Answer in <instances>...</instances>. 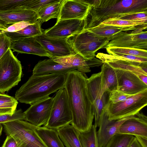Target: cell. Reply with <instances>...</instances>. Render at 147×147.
Returning <instances> with one entry per match:
<instances>
[{
	"instance_id": "1",
	"label": "cell",
	"mask_w": 147,
	"mask_h": 147,
	"mask_svg": "<svg viewBox=\"0 0 147 147\" xmlns=\"http://www.w3.org/2000/svg\"><path fill=\"white\" fill-rule=\"evenodd\" d=\"M87 78L77 70L71 71L66 74L64 87L72 115L71 124L80 132L89 130L94 117L87 91Z\"/></svg>"
},
{
	"instance_id": "2",
	"label": "cell",
	"mask_w": 147,
	"mask_h": 147,
	"mask_svg": "<svg viewBox=\"0 0 147 147\" xmlns=\"http://www.w3.org/2000/svg\"><path fill=\"white\" fill-rule=\"evenodd\" d=\"M92 6L84 20V29L96 27L109 19H121L147 11V0H91Z\"/></svg>"
},
{
	"instance_id": "3",
	"label": "cell",
	"mask_w": 147,
	"mask_h": 147,
	"mask_svg": "<svg viewBox=\"0 0 147 147\" xmlns=\"http://www.w3.org/2000/svg\"><path fill=\"white\" fill-rule=\"evenodd\" d=\"M66 77V74L62 73L32 74L16 91L15 98L21 103L31 105L64 88Z\"/></svg>"
},
{
	"instance_id": "4",
	"label": "cell",
	"mask_w": 147,
	"mask_h": 147,
	"mask_svg": "<svg viewBox=\"0 0 147 147\" xmlns=\"http://www.w3.org/2000/svg\"><path fill=\"white\" fill-rule=\"evenodd\" d=\"M7 136L12 137L18 147H47L36 131V126L23 120L2 124Z\"/></svg>"
},
{
	"instance_id": "5",
	"label": "cell",
	"mask_w": 147,
	"mask_h": 147,
	"mask_svg": "<svg viewBox=\"0 0 147 147\" xmlns=\"http://www.w3.org/2000/svg\"><path fill=\"white\" fill-rule=\"evenodd\" d=\"M67 40L76 53L89 60L95 57L96 53L98 50L104 48L110 40L95 36L84 29L69 37Z\"/></svg>"
},
{
	"instance_id": "6",
	"label": "cell",
	"mask_w": 147,
	"mask_h": 147,
	"mask_svg": "<svg viewBox=\"0 0 147 147\" xmlns=\"http://www.w3.org/2000/svg\"><path fill=\"white\" fill-rule=\"evenodd\" d=\"M147 105V90L115 104L108 103L105 111L109 120L133 116Z\"/></svg>"
},
{
	"instance_id": "7",
	"label": "cell",
	"mask_w": 147,
	"mask_h": 147,
	"mask_svg": "<svg viewBox=\"0 0 147 147\" xmlns=\"http://www.w3.org/2000/svg\"><path fill=\"white\" fill-rule=\"evenodd\" d=\"M20 61L9 49L0 59V92L8 91L21 80Z\"/></svg>"
},
{
	"instance_id": "8",
	"label": "cell",
	"mask_w": 147,
	"mask_h": 147,
	"mask_svg": "<svg viewBox=\"0 0 147 147\" xmlns=\"http://www.w3.org/2000/svg\"><path fill=\"white\" fill-rule=\"evenodd\" d=\"M53 99L49 118L44 126L57 130L71 123L73 117L67 95L64 88L57 92Z\"/></svg>"
},
{
	"instance_id": "9",
	"label": "cell",
	"mask_w": 147,
	"mask_h": 147,
	"mask_svg": "<svg viewBox=\"0 0 147 147\" xmlns=\"http://www.w3.org/2000/svg\"><path fill=\"white\" fill-rule=\"evenodd\" d=\"M87 87L88 96L92 105L95 123L98 127L105 108L109 102V92H102L100 72L92 74L87 79Z\"/></svg>"
},
{
	"instance_id": "10",
	"label": "cell",
	"mask_w": 147,
	"mask_h": 147,
	"mask_svg": "<svg viewBox=\"0 0 147 147\" xmlns=\"http://www.w3.org/2000/svg\"><path fill=\"white\" fill-rule=\"evenodd\" d=\"M140 28L128 33L121 32L115 35L104 48L109 47L132 48L147 50V32Z\"/></svg>"
},
{
	"instance_id": "11",
	"label": "cell",
	"mask_w": 147,
	"mask_h": 147,
	"mask_svg": "<svg viewBox=\"0 0 147 147\" xmlns=\"http://www.w3.org/2000/svg\"><path fill=\"white\" fill-rule=\"evenodd\" d=\"M53 101V98L49 96L31 105L24 112L25 120L37 127L45 125L50 116Z\"/></svg>"
},
{
	"instance_id": "12",
	"label": "cell",
	"mask_w": 147,
	"mask_h": 147,
	"mask_svg": "<svg viewBox=\"0 0 147 147\" xmlns=\"http://www.w3.org/2000/svg\"><path fill=\"white\" fill-rule=\"evenodd\" d=\"M34 37L49 53L51 59L76 53L68 42L67 38L50 37L43 33L40 35Z\"/></svg>"
},
{
	"instance_id": "13",
	"label": "cell",
	"mask_w": 147,
	"mask_h": 147,
	"mask_svg": "<svg viewBox=\"0 0 147 147\" xmlns=\"http://www.w3.org/2000/svg\"><path fill=\"white\" fill-rule=\"evenodd\" d=\"M92 6L91 1L63 0L57 20L78 19L84 20Z\"/></svg>"
},
{
	"instance_id": "14",
	"label": "cell",
	"mask_w": 147,
	"mask_h": 147,
	"mask_svg": "<svg viewBox=\"0 0 147 147\" xmlns=\"http://www.w3.org/2000/svg\"><path fill=\"white\" fill-rule=\"evenodd\" d=\"M84 29V20L78 19L59 20L55 24L43 32L49 36L68 38L82 31Z\"/></svg>"
},
{
	"instance_id": "15",
	"label": "cell",
	"mask_w": 147,
	"mask_h": 147,
	"mask_svg": "<svg viewBox=\"0 0 147 147\" xmlns=\"http://www.w3.org/2000/svg\"><path fill=\"white\" fill-rule=\"evenodd\" d=\"M119 70L117 90L133 95L147 90V85L134 74L129 71Z\"/></svg>"
},
{
	"instance_id": "16",
	"label": "cell",
	"mask_w": 147,
	"mask_h": 147,
	"mask_svg": "<svg viewBox=\"0 0 147 147\" xmlns=\"http://www.w3.org/2000/svg\"><path fill=\"white\" fill-rule=\"evenodd\" d=\"M53 59L65 66L75 68L84 74L86 73L90 72V67H98L103 63L101 60L95 57L91 60H86L77 53Z\"/></svg>"
},
{
	"instance_id": "17",
	"label": "cell",
	"mask_w": 147,
	"mask_h": 147,
	"mask_svg": "<svg viewBox=\"0 0 147 147\" xmlns=\"http://www.w3.org/2000/svg\"><path fill=\"white\" fill-rule=\"evenodd\" d=\"M117 134L147 138V117L140 112L125 121Z\"/></svg>"
},
{
	"instance_id": "18",
	"label": "cell",
	"mask_w": 147,
	"mask_h": 147,
	"mask_svg": "<svg viewBox=\"0 0 147 147\" xmlns=\"http://www.w3.org/2000/svg\"><path fill=\"white\" fill-rule=\"evenodd\" d=\"M133 116L110 121L106 112L101 121L97 135L99 147H105L110 140L117 132L121 125L126 120Z\"/></svg>"
},
{
	"instance_id": "19",
	"label": "cell",
	"mask_w": 147,
	"mask_h": 147,
	"mask_svg": "<svg viewBox=\"0 0 147 147\" xmlns=\"http://www.w3.org/2000/svg\"><path fill=\"white\" fill-rule=\"evenodd\" d=\"M36 12L26 9L0 11V24L8 25L21 21L28 22L33 24L38 20Z\"/></svg>"
},
{
	"instance_id": "20",
	"label": "cell",
	"mask_w": 147,
	"mask_h": 147,
	"mask_svg": "<svg viewBox=\"0 0 147 147\" xmlns=\"http://www.w3.org/2000/svg\"><path fill=\"white\" fill-rule=\"evenodd\" d=\"M10 49L18 53L30 54L51 59L49 53L34 37L25 38L12 42Z\"/></svg>"
},
{
	"instance_id": "21",
	"label": "cell",
	"mask_w": 147,
	"mask_h": 147,
	"mask_svg": "<svg viewBox=\"0 0 147 147\" xmlns=\"http://www.w3.org/2000/svg\"><path fill=\"white\" fill-rule=\"evenodd\" d=\"M96 58L103 63H106L113 68L123 71H131L138 77L141 75L147 76L142 67H147V65H142L136 63L115 59L110 57L107 54L98 53L96 56Z\"/></svg>"
},
{
	"instance_id": "22",
	"label": "cell",
	"mask_w": 147,
	"mask_h": 147,
	"mask_svg": "<svg viewBox=\"0 0 147 147\" xmlns=\"http://www.w3.org/2000/svg\"><path fill=\"white\" fill-rule=\"evenodd\" d=\"M101 84L102 94L117 90L120 70L103 63L101 68Z\"/></svg>"
},
{
	"instance_id": "23",
	"label": "cell",
	"mask_w": 147,
	"mask_h": 147,
	"mask_svg": "<svg viewBox=\"0 0 147 147\" xmlns=\"http://www.w3.org/2000/svg\"><path fill=\"white\" fill-rule=\"evenodd\" d=\"M74 70L76 69L65 66L50 59L39 61L34 67L32 74L43 75L56 73L67 74Z\"/></svg>"
},
{
	"instance_id": "24",
	"label": "cell",
	"mask_w": 147,
	"mask_h": 147,
	"mask_svg": "<svg viewBox=\"0 0 147 147\" xmlns=\"http://www.w3.org/2000/svg\"><path fill=\"white\" fill-rule=\"evenodd\" d=\"M59 136L66 147H82L79 138L80 132L70 124L57 129Z\"/></svg>"
},
{
	"instance_id": "25",
	"label": "cell",
	"mask_w": 147,
	"mask_h": 147,
	"mask_svg": "<svg viewBox=\"0 0 147 147\" xmlns=\"http://www.w3.org/2000/svg\"><path fill=\"white\" fill-rule=\"evenodd\" d=\"M37 134L47 147H65L57 130L45 126L36 127Z\"/></svg>"
},
{
	"instance_id": "26",
	"label": "cell",
	"mask_w": 147,
	"mask_h": 147,
	"mask_svg": "<svg viewBox=\"0 0 147 147\" xmlns=\"http://www.w3.org/2000/svg\"><path fill=\"white\" fill-rule=\"evenodd\" d=\"M41 25L40 21L38 20L34 24L29 25L20 30L5 33L10 38L12 42L25 38L41 35L43 32L41 29Z\"/></svg>"
},
{
	"instance_id": "27",
	"label": "cell",
	"mask_w": 147,
	"mask_h": 147,
	"mask_svg": "<svg viewBox=\"0 0 147 147\" xmlns=\"http://www.w3.org/2000/svg\"><path fill=\"white\" fill-rule=\"evenodd\" d=\"M100 24L117 26L123 28L127 31L134 30L140 28H147V20H131L111 19L106 20Z\"/></svg>"
},
{
	"instance_id": "28",
	"label": "cell",
	"mask_w": 147,
	"mask_h": 147,
	"mask_svg": "<svg viewBox=\"0 0 147 147\" xmlns=\"http://www.w3.org/2000/svg\"><path fill=\"white\" fill-rule=\"evenodd\" d=\"M63 0H58L42 7L37 12L41 24L52 19L58 18Z\"/></svg>"
},
{
	"instance_id": "29",
	"label": "cell",
	"mask_w": 147,
	"mask_h": 147,
	"mask_svg": "<svg viewBox=\"0 0 147 147\" xmlns=\"http://www.w3.org/2000/svg\"><path fill=\"white\" fill-rule=\"evenodd\" d=\"M95 36L107 38L111 40L117 34L126 31L123 28L115 26L100 24L97 26L86 29Z\"/></svg>"
},
{
	"instance_id": "30",
	"label": "cell",
	"mask_w": 147,
	"mask_h": 147,
	"mask_svg": "<svg viewBox=\"0 0 147 147\" xmlns=\"http://www.w3.org/2000/svg\"><path fill=\"white\" fill-rule=\"evenodd\" d=\"M18 103L15 98L0 93V115H12L16 110Z\"/></svg>"
},
{
	"instance_id": "31",
	"label": "cell",
	"mask_w": 147,
	"mask_h": 147,
	"mask_svg": "<svg viewBox=\"0 0 147 147\" xmlns=\"http://www.w3.org/2000/svg\"><path fill=\"white\" fill-rule=\"evenodd\" d=\"M96 128L94 125H93L89 130L80 132L79 138L82 147H99Z\"/></svg>"
},
{
	"instance_id": "32",
	"label": "cell",
	"mask_w": 147,
	"mask_h": 147,
	"mask_svg": "<svg viewBox=\"0 0 147 147\" xmlns=\"http://www.w3.org/2000/svg\"><path fill=\"white\" fill-rule=\"evenodd\" d=\"M109 55H114L124 54L147 58V51L132 48L109 47L106 48Z\"/></svg>"
},
{
	"instance_id": "33",
	"label": "cell",
	"mask_w": 147,
	"mask_h": 147,
	"mask_svg": "<svg viewBox=\"0 0 147 147\" xmlns=\"http://www.w3.org/2000/svg\"><path fill=\"white\" fill-rule=\"evenodd\" d=\"M134 137L130 135L116 134L110 140L105 147H128Z\"/></svg>"
},
{
	"instance_id": "34",
	"label": "cell",
	"mask_w": 147,
	"mask_h": 147,
	"mask_svg": "<svg viewBox=\"0 0 147 147\" xmlns=\"http://www.w3.org/2000/svg\"><path fill=\"white\" fill-rule=\"evenodd\" d=\"M30 0H0V11L26 9Z\"/></svg>"
},
{
	"instance_id": "35",
	"label": "cell",
	"mask_w": 147,
	"mask_h": 147,
	"mask_svg": "<svg viewBox=\"0 0 147 147\" xmlns=\"http://www.w3.org/2000/svg\"><path fill=\"white\" fill-rule=\"evenodd\" d=\"M17 120H25L24 114L21 109L16 110L12 115H0V124Z\"/></svg>"
},
{
	"instance_id": "36",
	"label": "cell",
	"mask_w": 147,
	"mask_h": 147,
	"mask_svg": "<svg viewBox=\"0 0 147 147\" xmlns=\"http://www.w3.org/2000/svg\"><path fill=\"white\" fill-rule=\"evenodd\" d=\"M58 0H30L27 9L34 11L37 13L43 7L57 1Z\"/></svg>"
},
{
	"instance_id": "37",
	"label": "cell",
	"mask_w": 147,
	"mask_h": 147,
	"mask_svg": "<svg viewBox=\"0 0 147 147\" xmlns=\"http://www.w3.org/2000/svg\"><path fill=\"white\" fill-rule=\"evenodd\" d=\"M132 96L133 95L125 94L118 90L112 91L109 92L108 103H116L124 100Z\"/></svg>"
},
{
	"instance_id": "38",
	"label": "cell",
	"mask_w": 147,
	"mask_h": 147,
	"mask_svg": "<svg viewBox=\"0 0 147 147\" xmlns=\"http://www.w3.org/2000/svg\"><path fill=\"white\" fill-rule=\"evenodd\" d=\"M12 42L5 33L0 34V59L10 49Z\"/></svg>"
},
{
	"instance_id": "39",
	"label": "cell",
	"mask_w": 147,
	"mask_h": 147,
	"mask_svg": "<svg viewBox=\"0 0 147 147\" xmlns=\"http://www.w3.org/2000/svg\"><path fill=\"white\" fill-rule=\"evenodd\" d=\"M32 24L28 22L21 21L11 24L5 30L1 31L0 34L6 32H15L19 31L30 25Z\"/></svg>"
},
{
	"instance_id": "40",
	"label": "cell",
	"mask_w": 147,
	"mask_h": 147,
	"mask_svg": "<svg viewBox=\"0 0 147 147\" xmlns=\"http://www.w3.org/2000/svg\"><path fill=\"white\" fill-rule=\"evenodd\" d=\"M122 20H147V11L129 15L123 18Z\"/></svg>"
},
{
	"instance_id": "41",
	"label": "cell",
	"mask_w": 147,
	"mask_h": 147,
	"mask_svg": "<svg viewBox=\"0 0 147 147\" xmlns=\"http://www.w3.org/2000/svg\"><path fill=\"white\" fill-rule=\"evenodd\" d=\"M3 143L4 147H18L15 140L10 135L7 136Z\"/></svg>"
},
{
	"instance_id": "42",
	"label": "cell",
	"mask_w": 147,
	"mask_h": 147,
	"mask_svg": "<svg viewBox=\"0 0 147 147\" xmlns=\"http://www.w3.org/2000/svg\"><path fill=\"white\" fill-rule=\"evenodd\" d=\"M135 137L142 147H147V138L139 136Z\"/></svg>"
},
{
	"instance_id": "43",
	"label": "cell",
	"mask_w": 147,
	"mask_h": 147,
	"mask_svg": "<svg viewBox=\"0 0 147 147\" xmlns=\"http://www.w3.org/2000/svg\"><path fill=\"white\" fill-rule=\"evenodd\" d=\"M128 147H142L136 138L134 137Z\"/></svg>"
},
{
	"instance_id": "44",
	"label": "cell",
	"mask_w": 147,
	"mask_h": 147,
	"mask_svg": "<svg viewBox=\"0 0 147 147\" xmlns=\"http://www.w3.org/2000/svg\"><path fill=\"white\" fill-rule=\"evenodd\" d=\"M138 77L142 82L147 85V76L141 75L138 76Z\"/></svg>"
},
{
	"instance_id": "45",
	"label": "cell",
	"mask_w": 147,
	"mask_h": 147,
	"mask_svg": "<svg viewBox=\"0 0 147 147\" xmlns=\"http://www.w3.org/2000/svg\"><path fill=\"white\" fill-rule=\"evenodd\" d=\"M10 25H4L0 24V30L3 31L5 30Z\"/></svg>"
},
{
	"instance_id": "46",
	"label": "cell",
	"mask_w": 147,
	"mask_h": 147,
	"mask_svg": "<svg viewBox=\"0 0 147 147\" xmlns=\"http://www.w3.org/2000/svg\"><path fill=\"white\" fill-rule=\"evenodd\" d=\"M2 125V124H0V137L2 134V132L3 129V126Z\"/></svg>"
},
{
	"instance_id": "47",
	"label": "cell",
	"mask_w": 147,
	"mask_h": 147,
	"mask_svg": "<svg viewBox=\"0 0 147 147\" xmlns=\"http://www.w3.org/2000/svg\"><path fill=\"white\" fill-rule=\"evenodd\" d=\"M4 143L3 144L2 146H1V147H4Z\"/></svg>"
},
{
	"instance_id": "48",
	"label": "cell",
	"mask_w": 147,
	"mask_h": 147,
	"mask_svg": "<svg viewBox=\"0 0 147 147\" xmlns=\"http://www.w3.org/2000/svg\"><path fill=\"white\" fill-rule=\"evenodd\" d=\"M1 30H0V32H1Z\"/></svg>"
}]
</instances>
